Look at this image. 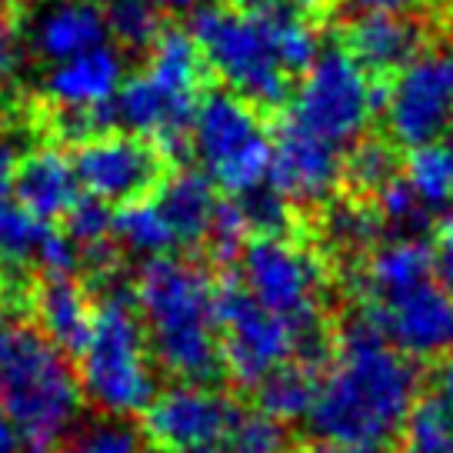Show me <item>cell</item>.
<instances>
[{
	"label": "cell",
	"mask_w": 453,
	"mask_h": 453,
	"mask_svg": "<svg viewBox=\"0 0 453 453\" xmlns=\"http://www.w3.org/2000/svg\"><path fill=\"white\" fill-rule=\"evenodd\" d=\"M50 224L37 220L17 203L14 194H0V264H27L37 254L43 230Z\"/></svg>",
	"instance_id": "obj_31"
},
{
	"label": "cell",
	"mask_w": 453,
	"mask_h": 453,
	"mask_svg": "<svg viewBox=\"0 0 453 453\" xmlns=\"http://www.w3.org/2000/svg\"><path fill=\"white\" fill-rule=\"evenodd\" d=\"M143 437L164 453L207 450L224 440L234 420V403L211 383L177 380L167 390H154L143 407Z\"/></svg>",
	"instance_id": "obj_12"
},
{
	"label": "cell",
	"mask_w": 453,
	"mask_h": 453,
	"mask_svg": "<svg viewBox=\"0 0 453 453\" xmlns=\"http://www.w3.org/2000/svg\"><path fill=\"white\" fill-rule=\"evenodd\" d=\"M226 453H283L287 450V430L277 417L264 411L234 413L224 434Z\"/></svg>",
	"instance_id": "obj_33"
},
{
	"label": "cell",
	"mask_w": 453,
	"mask_h": 453,
	"mask_svg": "<svg viewBox=\"0 0 453 453\" xmlns=\"http://www.w3.org/2000/svg\"><path fill=\"white\" fill-rule=\"evenodd\" d=\"M81 360V394L107 417H130L147 407L154 396V360L147 350L143 324L137 317L134 297L111 290L94 307Z\"/></svg>",
	"instance_id": "obj_4"
},
{
	"label": "cell",
	"mask_w": 453,
	"mask_h": 453,
	"mask_svg": "<svg viewBox=\"0 0 453 453\" xmlns=\"http://www.w3.org/2000/svg\"><path fill=\"white\" fill-rule=\"evenodd\" d=\"M194 107L197 100L170 94L167 87H160L141 71L124 77L120 90L113 94V124L157 143L164 157H177L187 154V130Z\"/></svg>",
	"instance_id": "obj_15"
},
{
	"label": "cell",
	"mask_w": 453,
	"mask_h": 453,
	"mask_svg": "<svg viewBox=\"0 0 453 453\" xmlns=\"http://www.w3.org/2000/svg\"><path fill=\"white\" fill-rule=\"evenodd\" d=\"M0 453H24V447H20V434H17L14 424L4 417V411H0Z\"/></svg>",
	"instance_id": "obj_45"
},
{
	"label": "cell",
	"mask_w": 453,
	"mask_h": 453,
	"mask_svg": "<svg viewBox=\"0 0 453 453\" xmlns=\"http://www.w3.org/2000/svg\"><path fill=\"white\" fill-rule=\"evenodd\" d=\"M143 73L160 87H167L170 94H177V97L197 100L203 94L207 64H203L197 41L190 37V30L160 27V34L147 47Z\"/></svg>",
	"instance_id": "obj_23"
},
{
	"label": "cell",
	"mask_w": 453,
	"mask_h": 453,
	"mask_svg": "<svg viewBox=\"0 0 453 453\" xmlns=\"http://www.w3.org/2000/svg\"><path fill=\"white\" fill-rule=\"evenodd\" d=\"M420 390V373L360 313L343 326L307 411L324 443L383 450L400 434Z\"/></svg>",
	"instance_id": "obj_1"
},
{
	"label": "cell",
	"mask_w": 453,
	"mask_h": 453,
	"mask_svg": "<svg viewBox=\"0 0 453 453\" xmlns=\"http://www.w3.org/2000/svg\"><path fill=\"white\" fill-rule=\"evenodd\" d=\"M390 177H396V150L387 141L360 137L343 157V180L357 194H377Z\"/></svg>",
	"instance_id": "obj_30"
},
{
	"label": "cell",
	"mask_w": 453,
	"mask_h": 453,
	"mask_svg": "<svg viewBox=\"0 0 453 453\" xmlns=\"http://www.w3.org/2000/svg\"><path fill=\"white\" fill-rule=\"evenodd\" d=\"M30 311H34V326L54 347H60L67 357L84 350L94 303L84 287L73 280V273H47L30 294Z\"/></svg>",
	"instance_id": "obj_19"
},
{
	"label": "cell",
	"mask_w": 453,
	"mask_h": 453,
	"mask_svg": "<svg viewBox=\"0 0 453 453\" xmlns=\"http://www.w3.org/2000/svg\"><path fill=\"white\" fill-rule=\"evenodd\" d=\"M14 167H17V150L11 143H0V194H14Z\"/></svg>",
	"instance_id": "obj_44"
},
{
	"label": "cell",
	"mask_w": 453,
	"mask_h": 453,
	"mask_svg": "<svg viewBox=\"0 0 453 453\" xmlns=\"http://www.w3.org/2000/svg\"><path fill=\"white\" fill-rule=\"evenodd\" d=\"M127 77L124 54L111 41L90 47L84 54L57 60L54 71L43 77V94L57 111H87L113 100Z\"/></svg>",
	"instance_id": "obj_16"
},
{
	"label": "cell",
	"mask_w": 453,
	"mask_h": 453,
	"mask_svg": "<svg viewBox=\"0 0 453 453\" xmlns=\"http://www.w3.org/2000/svg\"><path fill=\"white\" fill-rule=\"evenodd\" d=\"M347 50L373 77L396 73L407 60L424 50V27L400 11L357 14L347 30Z\"/></svg>",
	"instance_id": "obj_18"
},
{
	"label": "cell",
	"mask_w": 453,
	"mask_h": 453,
	"mask_svg": "<svg viewBox=\"0 0 453 453\" xmlns=\"http://www.w3.org/2000/svg\"><path fill=\"white\" fill-rule=\"evenodd\" d=\"M217 184L203 170H177L164 173V180L157 184V207L167 217L177 247H200L207 230H211L213 211H217Z\"/></svg>",
	"instance_id": "obj_20"
},
{
	"label": "cell",
	"mask_w": 453,
	"mask_h": 453,
	"mask_svg": "<svg viewBox=\"0 0 453 453\" xmlns=\"http://www.w3.org/2000/svg\"><path fill=\"white\" fill-rule=\"evenodd\" d=\"M270 130L260 117V107L234 90H211L200 94L187 150L197 157L203 173L230 197L250 194L267 184L270 164Z\"/></svg>",
	"instance_id": "obj_5"
},
{
	"label": "cell",
	"mask_w": 453,
	"mask_h": 453,
	"mask_svg": "<svg viewBox=\"0 0 453 453\" xmlns=\"http://www.w3.org/2000/svg\"><path fill=\"white\" fill-rule=\"evenodd\" d=\"M73 173L84 194L104 203H127V200L150 197V190L167 173L164 150L137 134L100 130L84 137L73 154Z\"/></svg>",
	"instance_id": "obj_11"
},
{
	"label": "cell",
	"mask_w": 453,
	"mask_h": 453,
	"mask_svg": "<svg viewBox=\"0 0 453 453\" xmlns=\"http://www.w3.org/2000/svg\"><path fill=\"white\" fill-rule=\"evenodd\" d=\"M107 34L127 50H147L160 34V11L150 0H104L100 4Z\"/></svg>",
	"instance_id": "obj_28"
},
{
	"label": "cell",
	"mask_w": 453,
	"mask_h": 453,
	"mask_svg": "<svg viewBox=\"0 0 453 453\" xmlns=\"http://www.w3.org/2000/svg\"><path fill=\"white\" fill-rule=\"evenodd\" d=\"M160 14H187V11H194L200 7V0H150Z\"/></svg>",
	"instance_id": "obj_46"
},
{
	"label": "cell",
	"mask_w": 453,
	"mask_h": 453,
	"mask_svg": "<svg viewBox=\"0 0 453 453\" xmlns=\"http://www.w3.org/2000/svg\"><path fill=\"white\" fill-rule=\"evenodd\" d=\"M213 297L220 324V367L241 387H257L270 370L294 357L311 367L324 360V334H303L290 320L260 307L241 280L213 283Z\"/></svg>",
	"instance_id": "obj_6"
},
{
	"label": "cell",
	"mask_w": 453,
	"mask_h": 453,
	"mask_svg": "<svg viewBox=\"0 0 453 453\" xmlns=\"http://www.w3.org/2000/svg\"><path fill=\"white\" fill-rule=\"evenodd\" d=\"M434 277V243L417 234H400L387 243H373L364 264V290L370 303L403 294Z\"/></svg>",
	"instance_id": "obj_22"
},
{
	"label": "cell",
	"mask_w": 453,
	"mask_h": 453,
	"mask_svg": "<svg viewBox=\"0 0 453 453\" xmlns=\"http://www.w3.org/2000/svg\"><path fill=\"white\" fill-rule=\"evenodd\" d=\"M430 394L437 396L443 407H450V411H453V350H447V354H443V360L437 364V370H434Z\"/></svg>",
	"instance_id": "obj_42"
},
{
	"label": "cell",
	"mask_w": 453,
	"mask_h": 453,
	"mask_svg": "<svg viewBox=\"0 0 453 453\" xmlns=\"http://www.w3.org/2000/svg\"><path fill=\"white\" fill-rule=\"evenodd\" d=\"M387 134L400 147L440 141L453 117V50H420L394 73L383 100Z\"/></svg>",
	"instance_id": "obj_10"
},
{
	"label": "cell",
	"mask_w": 453,
	"mask_h": 453,
	"mask_svg": "<svg viewBox=\"0 0 453 453\" xmlns=\"http://www.w3.org/2000/svg\"><path fill=\"white\" fill-rule=\"evenodd\" d=\"M11 190H14L17 203L43 224L60 220L73 200L81 197L73 160L54 143H43V147H34L17 157Z\"/></svg>",
	"instance_id": "obj_17"
},
{
	"label": "cell",
	"mask_w": 453,
	"mask_h": 453,
	"mask_svg": "<svg viewBox=\"0 0 453 453\" xmlns=\"http://www.w3.org/2000/svg\"><path fill=\"white\" fill-rule=\"evenodd\" d=\"M247 241H250V226H247V217H243L241 203L234 197L220 200L217 211H213L211 230H207V237H203L211 257L217 264H230V260L241 257Z\"/></svg>",
	"instance_id": "obj_35"
},
{
	"label": "cell",
	"mask_w": 453,
	"mask_h": 453,
	"mask_svg": "<svg viewBox=\"0 0 453 453\" xmlns=\"http://www.w3.org/2000/svg\"><path fill=\"white\" fill-rule=\"evenodd\" d=\"M447 130H450V134H453V117H450V127H447Z\"/></svg>",
	"instance_id": "obj_50"
},
{
	"label": "cell",
	"mask_w": 453,
	"mask_h": 453,
	"mask_svg": "<svg viewBox=\"0 0 453 453\" xmlns=\"http://www.w3.org/2000/svg\"><path fill=\"white\" fill-rule=\"evenodd\" d=\"M234 200L241 203L243 217H247L250 237L254 234H287V226H290V203L277 190H270L267 184H260L257 190L241 194V197Z\"/></svg>",
	"instance_id": "obj_37"
},
{
	"label": "cell",
	"mask_w": 453,
	"mask_h": 453,
	"mask_svg": "<svg viewBox=\"0 0 453 453\" xmlns=\"http://www.w3.org/2000/svg\"><path fill=\"white\" fill-rule=\"evenodd\" d=\"M84 407L67 354L34 324H0V411L20 440L50 447Z\"/></svg>",
	"instance_id": "obj_3"
},
{
	"label": "cell",
	"mask_w": 453,
	"mask_h": 453,
	"mask_svg": "<svg viewBox=\"0 0 453 453\" xmlns=\"http://www.w3.org/2000/svg\"><path fill=\"white\" fill-rule=\"evenodd\" d=\"M234 11L247 17H260V20H273V17H313L324 11V0H230Z\"/></svg>",
	"instance_id": "obj_39"
},
{
	"label": "cell",
	"mask_w": 453,
	"mask_h": 453,
	"mask_svg": "<svg viewBox=\"0 0 453 453\" xmlns=\"http://www.w3.org/2000/svg\"><path fill=\"white\" fill-rule=\"evenodd\" d=\"M241 287L250 297L300 326L303 334L320 330V297H324V264L320 257L283 234H254L243 243Z\"/></svg>",
	"instance_id": "obj_9"
},
{
	"label": "cell",
	"mask_w": 453,
	"mask_h": 453,
	"mask_svg": "<svg viewBox=\"0 0 453 453\" xmlns=\"http://www.w3.org/2000/svg\"><path fill=\"white\" fill-rule=\"evenodd\" d=\"M377 81L380 77L364 71L347 47H320L311 67L300 73L290 120L337 147H350L383 111L387 87Z\"/></svg>",
	"instance_id": "obj_8"
},
{
	"label": "cell",
	"mask_w": 453,
	"mask_h": 453,
	"mask_svg": "<svg viewBox=\"0 0 453 453\" xmlns=\"http://www.w3.org/2000/svg\"><path fill=\"white\" fill-rule=\"evenodd\" d=\"M20 60H24V41H20L17 17L7 7H0V90L17 81Z\"/></svg>",
	"instance_id": "obj_40"
},
{
	"label": "cell",
	"mask_w": 453,
	"mask_h": 453,
	"mask_svg": "<svg viewBox=\"0 0 453 453\" xmlns=\"http://www.w3.org/2000/svg\"><path fill=\"white\" fill-rule=\"evenodd\" d=\"M373 197H377L373 211L380 217V224H390V226H396V230H403V234L420 230V226H426V220H430V211L417 200V194H413L411 184H407L400 173L390 177Z\"/></svg>",
	"instance_id": "obj_34"
},
{
	"label": "cell",
	"mask_w": 453,
	"mask_h": 453,
	"mask_svg": "<svg viewBox=\"0 0 453 453\" xmlns=\"http://www.w3.org/2000/svg\"><path fill=\"white\" fill-rule=\"evenodd\" d=\"M64 453H143V447L137 430L107 420V424H94L87 426L84 434H77Z\"/></svg>",
	"instance_id": "obj_38"
},
{
	"label": "cell",
	"mask_w": 453,
	"mask_h": 453,
	"mask_svg": "<svg viewBox=\"0 0 453 453\" xmlns=\"http://www.w3.org/2000/svg\"><path fill=\"white\" fill-rule=\"evenodd\" d=\"M190 37L197 41L203 64L226 90L241 94L257 107H280L290 94V73L273 54L264 20L234 11L230 4L194 7Z\"/></svg>",
	"instance_id": "obj_7"
},
{
	"label": "cell",
	"mask_w": 453,
	"mask_h": 453,
	"mask_svg": "<svg viewBox=\"0 0 453 453\" xmlns=\"http://www.w3.org/2000/svg\"><path fill=\"white\" fill-rule=\"evenodd\" d=\"M254 390H257V411L277 417L280 424H290V420L307 417V411H311V403H313L317 380H313L311 364H303V360H297V364L287 360V364L270 370Z\"/></svg>",
	"instance_id": "obj_25"
},
{
	"label": "cell",
	"mask_w": 453,
	"mask_h": 453,
	"mask_svg": "<svg viewBox=\"0 0 453 453\" xmlns=\"http://www.w3.org/2000/svg\"><path fill=\"white\" fill-rule=\"evenodd\" d=\"M264 27H267L270 47L280 60V67L290 77L307 71L313 64V57L320 54V34L303 17H273V20H264Z\"/></svg>",
	"instance_id": "obj_32"
},
{
	"label": "cell",
	"mask_w": 453,
	"mask_h": 453,
	"mask_svg": "<svg viewBox=\"0 0 453 453\" xmlns=\"http://www.w3.org/2000/svg\"><path fill=\"white\" fill-rule=\"evenodd\" d=\"M190 453H217L213 447H207V450H190Z\"/></svg>",
	"instance_id": "obj_48"
},
{
	"label": "cell",
	"mask_w": 453,
	"mask_h": 453,
	"mask_svg": "<svg viewBox=\"0 0 453 453\" xmlns=\"http://www.w3.org/2000/svg\"><path fill=\"white\" fill-rule=\"evenodd\" d=\"M364 317L411 360H430L453 350V290L437 277L367 303Z\"/></svg>",
	"instance_id": "obj_13"
},
{
	"label": "cell",
	"mask_w": 453,
	"mask_h": 453,
	"mask_svg": "<svg viewBox=\"0 0 453 453\" xmlns=\"http://www.w3.org/2000/svg\"><path fill=\"white\" fill-rule=\"evenodd\" d=\"M134 307L150 360L164 373L184 383H213L224 373L213 280L200 267L170 254L150 257L134 287Z\"/></svg>",
	"instance_id": "obj_2"
},
{
	"label": "cell",
	"mask_w": 453,
	"mask_h": 453,
	"mask_svg": "<svg viewBox=\"0 0 453 453\" xmlns=\"http://www.w3.org/2000/svg\"><path fill=\"white\" fill-rule=\"evenodd\" d=\"M317 453H380V450H367V447H343V443H324Z\"/></svg>",
	"instance_id": "obj_47"
},
{
	"label": "cell",
	"mask_w": 453,
	"mask_h": 453,
	"mask_svg": "<svg viewBox=\"0 0 453 453\" xmlns=\"http://www.w3.org/2000/svg\"><path fill=\"white\" fill-rule=\"evenodd\" d=\"M326 241L343 254H360L380 241L383 224L367 203H334L324 217Z\"/></svg>",
	"instance_id": "obj_29"
},
{
	"label": "cell",
	"mask_w": 453,
	"mask_h": 453,
	"mask_svg": "<svg viewBox=\"0 0 453 453\" xmlns=\"http://www.w3.org/2000/svg\"><path fill=\"white\" fill-rule=\"evenodd\" d=\"M400 430L407 453H453V411L443 407L434 394L413 400Z\"/></svg>",
	"instance_id": "obj_27"
},
{
	"label": "cell",
	"mask_w": 453,
	"mask_h": 453,
	"mask_svg": "<svg viewBox=\"0 0 453 453\" xmlns=\"http://www.w3.org/2000/svg\"><path fill=\"white\" fill-rule=\"evenodd\" d=\"M60 220H64V234H67L73 241V247H77V254H81V247L111 241V224H113L111 203L90 197V194H81V197L73 200Z\"/></svg>",
	"instance_id": "obj_36"
},
{
	"label": "cell",
	"mask_w": 453,
	"mask_h": 453,
	"mask_svg": "<svg viewBox=\"0 0 453 453\" xmlns=\"http://www.w3.org/2000/svg\"><path fill=\"white\" fill-rule=\"evenodd\" d=\"M111 41L97 0H60L34 24V50L43 60H67L97 43Z\"/></svg>",
	"instance_id": "obj_21"
},
{
	"label": "cell",
	"mask_w": 453,
	"mask_h": 453,
	"mask_svg": "<svg viewBox=\"0 0 453 453\" xmlns=\"http://www.w3.org/2000/svg\"><path fill=\"white\" fill-rule=\"evenodd\" d=\"M403 180L426 211H447L453 203V143L430 141L411 147Z\"/></svg>",
	"instance_id": "obj_26"
},
{
	"label": "cell",
	"mask_w": 453,
	"mask_h": 453,
	"mask_svg": "<svg viewBox=\"0 0 453 453\" xmlns=\"http://www.w3.org/2000/svg\"><path fill=\"white\" fill-rule=\"evenodd\" d=\"M111 237L124 250L137 257H164L170 254L177 241H173V230H170L167 217L160 213L157 200L141 197V200H127L120 203V211L113 213L111 224Z\"/></svg>",
	"instance_id": "obj_24"
},
{
	"label": "cell",
	"mask_w": 453,
	"mask_h": 453,
	"mask_svg": "<svg viewBox=\"0 0 453 453\" xmlns=\"http://www.w3.org/2000/svg\"><path fill=\"white\" fill-rule=\"evenodd\" d=\"M354 14H383V11H403L411 0H343Z\"/></svg>",
	"instance_id": "obj_43"
},
{
	"label": "cell",
	"mask_w": 453,
	"mask_h": 453,
	"mask_svg": "<svg viewBox=\"0 0 453 453\" xmlns=\"http://www.w3.org/2000/svg\"><path fill=\"white\" fill-rule=\"evenodd\" d=\"M434 277L447 290H453V203L447 207L443 220H440L437 243H434Z\"/></svg>",
	"instance_id": "obj_41"
},
{
	"label": "cell",
	"mask_w": 453,
	"mask_h": 453,
	"mask_svg": "<svg viewBox=\"0 0 453 453\" xmlns=\"http://www.w3.org/2000/svg\"><path fill=\"white\" fill-rule=\"evenodd\" d=\"M30 453H47V447H34Z\"/></svg>",
	"instance_id": "obj_49"
},
{
	"label": "cell",
	"mask_w": 453,
	"mask_h": 453,
	"mask_svg": "<svg viewBox=\"0 0 453 453\" xmlns=\"http://www.w3.org/2000/svg\"><path fill=\"white\" fill-rule=\"evenodd\" d=\"M340 184H343V157L337 143L311 134L297 120H287L280 134L270 141V190H277L287 203L320 207L334 200Z\"/></svg>",
	"instance_id": "obj_14"
}]
</instances>
